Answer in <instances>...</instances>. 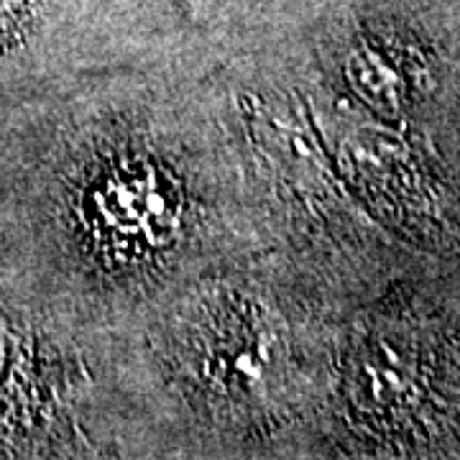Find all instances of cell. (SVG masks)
<instances>
[{
  "mask_svg": "<svg viewBox=\"0 0 460 460\" xmlns=\"http://www.w3.org/2000/svg\"><path fill=\"white\" fill-rule=\"evenodd\" d=\"M21 18H23V0H0V44L18 31Z\"/></svg>",
  "mask_w": 460,
  "mask_h": 460,
  "instance_id": "1",
  "label": "cell"
}]
</instances>
